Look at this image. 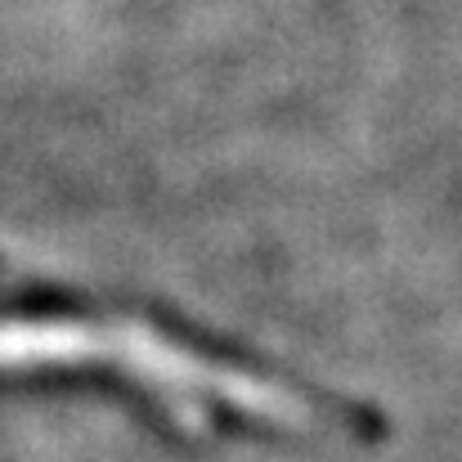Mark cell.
Listing matches in <instances>:
<instances>
[{"label":"cell","mask_w":462,"mask_h":462,"mask_svg":"<svg viewBox=\"0 0 462 462\" xmlns=\"http://www.w3.org/2000/svg\"><path fill=\"white\" fill-rule=\"evenodd\" d=\"M9 368H99L144 386L157 404L180 413L184 422L211 418H256L270 427H288L306 418L297 391L225 364L153 323L131 319H0V373Z\"/></svg>","instance_id":"1"}]
</instances>
